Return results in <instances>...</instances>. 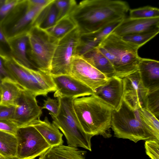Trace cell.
Returning <instances> with one entry per match:
<instances>
[{
    "label": "cell",
    "mask_w": 159,
    "mask_h": 159,
    "mask_svg": "<svg viewBox=\"0 0 159 159\" xmlns=\"http://www.w3.org/2000/svg\"><path fill=\"white\" fill-rule=\"evenodd\" d=\"M129 9L125 1L85 0L77 3L70 16L80 34H87L122 20Z\"/></svg>",
    "instance_id": "cell-1"
},
{
    "label": "cell",
    "mask_w": 159,
    "mask_h": 159,
    "mask_svg": "<svg viewBox=\"0 0 159 159\" xmlns=\"http://www.w3.org/2000/svg\"><path fill=\"white\" fill-rule=\"evenodd\" d=\"M73 106L85 133L92 137L100 135L107 138L111 136L110 129L114 109L110 105L93 93L75 98Z\"/></svg>",
    "instance_id": "cell-2"
},
{
    "label": "cell",
    "mask_w": 159,
    "mask_h": 159,
    "mask_svg": "<svg viewBox=\"0 0 159 159\" xmlns=\"http://www.w3.org/2000/svg\"><path fill=\"white\" fill-rule=\"evenodd\" d=\"M97 48L112 65L114 76L123 79L138 71L140 57L138 53L139 48L137 46L111 33Z\"/></svg>",
    "instance_id": "cell-3"
},
{
    "label": "cell",
    "mask_w": 159,
    "mask_h": 159,
    "mask_svg": "<svg viewBox=\"0 0 159 159\" xmlns=\"http://www.w3.org/2000/svg\"><path fill=\"white\" fill-rule=\"evenodd\" d=\"M74 98L58 97L59 104L58 113L54 115L49 113L52 123L63 133L68 145L80 147L91 151V140L92 137L82 129L73 106Z\"/></svg>",
    "instance_id": "cell-4"
},
{
    "label": "cell",
    "mask_w": 159,
    "mask_h": 159,
    "mask_svg": "<svg viewBox=\"0 0 159 159\" xmlns=\"http://www.w3.org/2000/svg\"><path fill=\"white\" fill-rule=\"evenodd\" d=\"M5 65L10 78L36 96H47L49 93L56 91L50 73L27 68L12 58L7 59Z\"/></svg>",
    "instance_id": "cell-5"
},
{
    "label": "cell",
    "mask_w": 159,
    "mask_h": 159,
    "mask_svg": "<svg viewBox=\"0 0 159 159\" xmlns=\"http://www.w3.org/2000/svg\"><path fill=\"white\" fill-rule=\"evenodd\" d=\"M111 128L116 137L129 139L135 143L141 140H159L153 133L142 123L134 111L123 100L119 108L113 111Z\"/></svg>",
    "instance_id": "cell-6"
},
{
    "label": "cell",
    "mask_w": 159,
    "mask_h": 159,
    "mask_svg": "<svg viewBox=\"0 0 159 159\" xmlns=\"http://www.w3.org/2000/svg\"><path fill=\"white\" fill-rule=\"evenodd\" d=\"M28 36L27 53L29 60L38 70L50 73L52 60L58 40L37 26L31 29Z\"/></svg>",
    "instance_id": "cell-7"
},
{
    "label": "cell",
    "mask_w": 159,
    "mask_h": 159,
    "mask_svg": "<svg viewBox=\"0 0 159 159\" xmlns=\"http://www.w3.org/2000/svg\"><path fill=\"white\" fill-rule=\"evenodd\" d=\"M45 7L33 5L29 0H20L0 25L8 40L28 33Z\"/></svg>",
    "instance_id": "cell-8"
},
{
    "label": "cell",
    "mask_w": 159,
    "mask_h": 159,
    "mask_svg": "<svg viewBox=\"0 0 159 159\" xmlns=\"http://www.w3.org/2000/svg\"><path fill=\"white\" fill-rule=\"evenodd\" d=\"M80 34L76 27L58 40L51 62L50 73L51 75H70Z\"/></svg>",
    "instance_id": "cell-9"
},
{
    "label": "cell",
    "mask_w": 159,
    "mask_h": 159,
    "mask_svg": "<svg viewBox=\"0 0 159 159\" xmlns=\"http://www.w3.org/2000/svg\"><path fill=\"white\" fill-rule=\"evenodd\" d=\"M15 136L17 142L16 159H34L51 147L31 125L18 127Z\"/></svg>",
    "instance_id": "cell-10"
},
{
    "label": "cell",
    "mask_w": 159,
    "mask_h": 159,
    "mask_svg": "<svg viewBox=\"0 0 159 159\" xmlns=\"http://www.w3.org/2000/svg\"><path fill=\"white\" fill-rule=\"evenodd\" d=\"M36 97L30 92L22 89L16 101L11 120L18 127L30 125L40 119L42 109L38 105Z\"/></svg>",
    "instance_id": "cell-11"
},
{
    "label": "cell",
    "mask_w": 159,
    "mask_h": 159,
    "mask_svg": "<svg viewBox=\"0 0 159 159\" xmlns=\"http://www.w3.org/2000/svg\"><path fill=\"white\" fill-rule=\"evenodd\" d=\"M70 75L92 89L96 90L105 84L110 78L101 72L83 57L75 56L71 64Z\"/></svg>",
    "instance_id": "cell-12"
},
{
    "label": "cell",
    "mask_w": 159,
    "mask_h": 159,
    "mask_svg": "<svg viewBox=\"0 0 159 159\" xmlns=\"http://www.w3.org/2000/svg\"><path fill=\"white\" fill-rule=\"evenodd\" d=\"M56 88L55 98H74L91 95L94 92L89 87L70 75H52Z\"/></svg>",
    "instance_id": "cell-13"
},
{
    "label": "cell",
    "mask_w": 159,
    "mask_h": 159,
    "mask_svg": "<svg viewBox=\"0 0 159 159\" xmlns=\"http://www.w3.org/2000/svg\"><path fill=\"white\" fill-rule=\"evenodd\" d=\"M123 100L133 110L143 107L148 90L143 86L138 71L122 79Z\"/></svg>",
    "instance_id": "cell-14"
},
{
    "label": "cell",
    "mask_w": 159,
    "mask_h": 159,
    "mask_svg": "<svg viewBox=\"0 0 159 159\" xmlns=\"http://www.w3.org/2000/svg\"><path fill=\"white\" fill-rule=\"evenodd\" d=\"M159 30V17L147 19L125 18L111 33L120 37Z\"/></svg>",
    "instance_id": "cell-15"
},
{
    "label": "cell",
    "mask_w": 159,
    "mask_h": 159,
    "mask_svg": "<svg viewBox=\"0 0 159 159\" xmlns=\"http://www.w3.org/2000/svg\"><path fill=\"white\" fill-rule=\"evenodd\" d=\"M123 92V79L113 76L105 84L97 89L94 93L117 110L121 104Z\"/></svg>",
    "instance_id": "cell-16"
},
{
    "label": "cell",
    "mask_w": 159,
    "mask_h": 159,
    "mask_svg": "<svg viewBox=\"0 0 159 159\" xmlns=\"http://www.w3.org/2000/svg\"><path fill=\"white\" fill-rule=\"evenodd\" d=\"M138 71L144 87L148 92L159 89V62L140 57Z\"/></svg>",
    "instance_id": "cell-17"
},
{
    "label": "cell",
    "mask_w": 159,
    "mask_h": 159,
    "mask_svg": "<svg viewBox=\"0 0 159 159\" xmlns=\"http://www.w3.org/2000/svg\"><path fill=\"white\" fill-rule=\"evenodd\" d=\"M12 52V58L27 68L38 70L29 60L27 53L28 33L9 40Z\"/></svg>",
    "instance_id": "cell-18"
},
{
    "label": "cell",
    "mask_w": 159,
    "mask_h": 159,
    "mask_svg": "<svg viewBox=\"0 0 159 159\" xmlns=\"http://www.w3.org/2000/svg\"><path fill=\"white\" fill-rule=\"evenodd\" d=\"M30 125L39 131L51 147L63 144V134L55 125L49 121L47 117L43 120L39 119Z\"/></svg>",
    "instance_id": "cell-19"
},
{
    "label": "cell",
    "mask_w": 159,
    "mask_h": 159,
    "mask_svg": "<svg viewBox=\"0 0 159 159\" xmlns=\"http://www.w3.org/2000/svg\"><path fill=\"white\" fill-rule=\"evenodd\" d=\"M86 152L77 147L62 144L50 147L39 159H85Z\"/></svg>",
    "instance_id": "cell-20"
},
{
    "label": "cell",
    "mask_w": 159,
    "mask_h": 159,
    "mask_svg": "<svg viewBox=\"0 0 159 159\" xmlns=\"http://www.w3.org/2000/svg\"><path fill=\"white\" fill-rule=\"evenodd\" d=\"M23 89L18 84L9 77L3 79L0 83V104L15 106L17 100Z\"/></svg>",
    "instance_id": "cell-21"
},
{
    "label": "cell",
    "mask_w": 159,
    "mask_h": 159,
    "mask_svg": "<svg viewBox=\"0 0 159 159\" xmlns=\"http://www.w3.org/2000/svg\"><path fill=\"white\" fill-rule=\"evenodd\" d=\"M82 57L107 77L110 78L114 76L115 70L112 65L97 47Z\"/></svg>",
    "instance_id": "cell-22"
},
{
    "label": "cell",
    "mask_w": 159,
    "mask_h": 159,
    "mask_svg": "<svg viewBox=\"0 0 159 159\" xmlns=\"http://www.w3.org/2000/svg\"><path fill=\"white\" fill-rule=\"evenodd\" d=\"M121 21L113 23L94 32L81 34L80 42L84 46L88 47H97Z\"/></svg>",
    "instance_id": "cell-23"
},
{
    "label": "cell",
    "mask_w": 159,
    "mask_h": 159,
    "mask_svg": "<svg viewBox=\"0 0 159 159\" xmlns=\"http://www.w3.org/2000/svg\"><path fill=\"white\" fill-rule=\"evenodd\" d=\"M54 1L53 0L41 11L36 19L34 26L46 30L56 24L57 11Z\"/></svg>",
    "instance_id": "cell-24"
},
{
    "label": "cell",
    "mask_w": 159,
    "mask_h": 159,
    "mask_svg": "<svg viewBox=\"0 0 159 159\" xmlns=\"http://www.w3.org/2000/svg\"><path fill=\"white\" fill-rule=\"evenodd\" d=\"M17 142L15 135L0 130V154L5 157L16 158Z\"/></svg>",
    "instance_id": "cell-25"
},
{
    "label": "cell",
    "mask_w": 159,
    "mask_h": 159,
    "mask_svg": "<svg viewBox=\"0 0 159 159\" xmlns=\"http://www.w3.org/2000/svg\"><path fill=\"white\" fill-rule=\"evenodd\" d=\"M138 119L159 139V121L152 112L143 107L134 110Z\"/></svg>",
    "instance_id": "cell-26"
},
{
    "label": "cell",
    "mask_w": 159,
    "mask_h": 159,
    "mask_svg": "<svg viewBox=\"0 0 159 159\" xmlns=\"http://www.w3.org/2000/svg\"><path fill=\"white\" fill-rule=\"evenodd\" d=\"M76 27L70 16L57 21L52 27L46 31L56 39L62 38Z\"/></svg>",
    "instance_id": "cell-27"
},
{
    "label": "cell",
    "mask_w": 159,
    "mask_h": 159,
    "mask_svg": "<svg viewBox=\"0 0 159 159\" xmlns=\"http://www.w3.org/2000/svg\"><path fill=\"white\" fill-rule=\"evenodd\" d=\"M159 30L138 34L125 35L121 38L124 41L132 44L139 48L155 37L159 33Z\"/></svg>",
    "instance_id": "cell-28"
},
{
    "label": "cell",
    "mask_w": 159,
    "mask_h": 159,
    "mask_svg": "<svg viewBox=\"0 0 159 159\" xmlns=\"http://www.w3.org/2000/svg\"><path fill=\"white\" fill-rule=\"evenodd\" d=\"M129 17L133 19H147L159 17V9L156 7L146 6L129 9Z\"/></svg>",
    "instance_id": "cell-29"
},
{
    "label": "cell",
    "mask_w": 159,
    "mask_h": 159,
    "mask_svg": "<svg viewBox=\"0 0 159 159\" xmlns=\"http://www.w3.org/2000/svg\"><path fill=\"white\" fill-rule=\"evenodd\" d=\"M145 107L158 119L159 117V89L148 92L144 102Z\"/></svg>",
    "instance_id": "cell-30"
},
{
    "label": "cell",
    "mask_w": 159,
    "mask_h": 159,
    "mask_svg": "<svg viewBox=\"0 0 159 159\" xmlns=\"http://www.w3.org/2000/svg\"><path fill=\"white\" fill-rule=\"evenodd\" d=\"M54 2L57 11V21L70 16L77 3L74 0H55Z\"/></svg>",
    "instance_id": "cell-31"
},
{
    "label": "cell",
    "mask_w": 159,
    "mask_h": 159,
    "mask_svg": "<svg viewBox=\"0 0 159 159\" xmlns=\"http://www.w3.org/2000/svg\"><path fill=\"white\" fill-rule=\"evenodd\" d=\"M0 55L7 59L12 58L11 50L9 40L0 25Z\"/></svg>",
    "instance_id": "cell-32"
},
{
    "label": "cell",
    "mask_w": 159,
    "mask_h": 159,
    "mask_svg": "<svg viewBox=\"0 0 159 159\" xmlns=\"http://www.w3.org/2000/svg\"><path fill=\"white\" fill-rule=\"evenodd\" d=\"M20 0H0V25Z\"/></svg>",
    "instance_id": "cell-33"
},
{
    "label": "cell",
    "mask_w": 159,
    "mask_h": 159,
    "mask_svg": "<svg viewBox=\"0 0 159 159\" xmlns=\"http://www.w3.org/2000/svg\"><path fill=\"white\" fill-rule=\"evenodd\" d=\"M144 146L146 153L151 159H159V140L146 141Z\"/></svg>",
    "instance_id": "cell-34"
},
{
    "label": "cell",
    "mask_w": 159,
    "mask_h": 159,
    "mask_svg": "<svg viewBox=\"0 0 159 159\" xmlns=\"http://www.w3.org/2000/svg\"><path fill=\"white\" fill-rule=\"evenodd\" d=\"M59 104L58 100L48 97L44 100V103L42 109H46L54 115H56L58 112Z\"/></svg>",
    "instance_id": "cell-35"
},
{
    "label": "cell",
    "mask_w": 159,
    "mask_h": 159,
    "mask_svg": "<svg viewBox=\"0 0 159 159\" xmlns=\"http://www.w3.org/2000/svg\"><path fill=\"white\" fill-rule=\"evenodd\" d=\"M18 128L11 120H0V130L15 135Z\"/></svg>",
    "instance_id": "cell-36"
},
{
    "label": "cell",
    "mask_w": 159,
    "mask_h": 159,
    "mask_svg": "<svg viewBox=\"0 0 159 159\" xmlns=\"http://www.w3.org/2000/svg\"><path fill=\"white\" fill-rule=\"evenodd\" d=\"M15 106H7L0 104V120H11Z\"/></svg>",
    "instance_id": "cell-37"
},
{
    "label": "cell",
    "mask_w": 159,
    "mask_h": 159,
    "mask_svg": "<svg viewBox=\"0 0 159 159\" xmlns=\"http://www.w3.org/2000/svg\"><path fill=\"white\" fill-rule=\"evenodd\" d=\"M7 59L0 55V83L4 79L10 78L5 65V62Z\"/></svg>",
    "instance_id": "cell-38"
},
{
    "label": "cell",
    "mask_w": 159,
    "mask_h": 159,
    "mask_svg": "<svg viewBox=\"0 0 159 159\" xmlns=\"http://www.w3.org/2000/svg\"><path fill=\"white\" fill-rule=\"evenodd\" d=\"M53 0H29L30 3L33 5L44 7L47 6Z\"/></svg>",
    "instance_id": "cell-39"
},
{
    "label": "cell",
    "mask_w": 159,
    "mask_h": 159,
    "mask_svg": "<svg viewBox=\"0 0 159 159\" xmlns=\"http://www.w3.org/2000/svg\"><path fill=\"white\" fill-rule=\"evenodd\" d=\"M0 159H16L15 158H11L3 156L0 154Z\"/></svg>",
    "instance_id": "cell-40"
},
{
    "label": "cell",
    "mask_w": 159,
    "mask_h": 159,
    "mask_svg": "<svg viewBox=\"0 0 159 159\" xmlns=\"http://www.w3.org/2000/svg\"><path fill=\"white\" fill-rule=\"evenodd\" d=\"M1 101V93H0V102Z\"/></svg>",
    "instance_id": "cell-41"
}]
</instances>
